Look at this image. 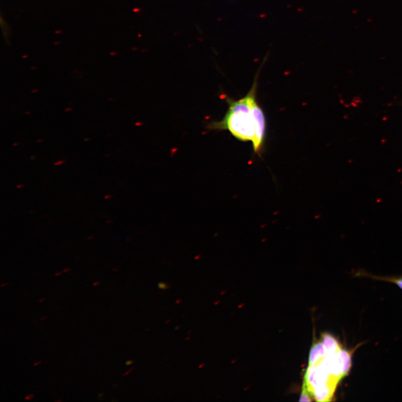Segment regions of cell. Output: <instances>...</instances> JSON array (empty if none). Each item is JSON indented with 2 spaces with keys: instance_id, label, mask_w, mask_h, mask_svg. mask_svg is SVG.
<instances>
[{
  "instance_id": "cell-1",
  "label": "cell",
  "mask_w": 402,
  "mask_h": 402,
  "mask_svg": "<svg viewBox=\"0 0 402 402\" xmlns=\"http://www.w3.org/2000/svg\"><path fill=\"white\" fill-rule=\"evenodd\" d=\"M257 88L256 78L244 98L234 100L223 95V99L228 104V110L221 120L212 122L207 128L210 130H227L237 140L251 141L255 153L260 155L265 143L266 120L257 101Z\"/></svg>"
},
{
  "instance_id": "cell-2",
  "label": "cell",
  "mask_w": 402,
  "mask_h": 402,
  "mask_svg": "<svg viewBox=\"0 0 402 402\" xmlns=\"http://www.w3.org/2000/svg\"><path fill=\"white\" fill-rule=\"evenodd\" d=\"M353 352V351L341 349L337 353L327 355L318 365L331 377L340 382L351 370Z\"/></svg>"
},
{
  "instance_id": "cell-3",
  "label": "cell",
  "mask_w": 402,
  "mask_h": 402,
  "mask_svg": "<svg viewBox=\"0 0 402 402\" xmlns=\"http://www.w3.org/2000/svg\"><path fill=\"white\" fill-rule=\"evenodd\" d=\"M303 383L311 394L313 389L319 385L329 383H335L338 385L339 382L331 377L318 364L317 366H308Z\"/></svg>"
},
{
  "instance_id": "cell-4",
  "label": "cell",
  "mask_w": 402,
  "mask_h": 402,
  "mask_svg": "<svg viewBox=\"0 0 402 402\" xmlns=\"http://www.w3.org/2000/svg\"><path fill=\"white\" fill-rule=\"evenodd\" d=\"M337 384L329 383L316 387L312 390L311 395L316 401L329 402L334 397Z\"/></svg>"
},
{
  "instance_id": "cell-5",
  "label": "cell",
  "mask_w": 402,
  "mask_h": 402,
  "mask_svg": "<svg viewBox=\"0 0 402 402\" xmlns=\"http://www.w3.org/2000/svg\"><path fill=\"white\" fill-rule=\"evenodd\" d=\"M327 355L322 342H318L312 346L309 355L308 366H317Z\"/></svg>"
},
{
  "instance_id": "cell-6",
  "label": "cell",
  "mask_w": 402,
  "mask_h": 402,
  "mask_svg": "<svg viewBox=\"0 0 402 402\" xmlns=\"http://www.w3.org/2000/svg\"><path fill=\"white\" fill-rule=\"evenodd\" d=\"M321 342L327 355L337 353L342 349L341 346L336 338L327 333L322 335Z\"/></svg>"
},
{
  "instance_id": "cell-7",
  "label": "cell",
  "mask_w": 402,
  "mask_h": 402,
  "mask_svg": "<svg viewBox=\"0 0 402 402\" xmlns=\"http://www.w3.org/2000/svg\"><path fill=\"white\" fill-rule=\"evenodd\" d=\"M356 276L370 278L374 279V280L385 281L393 284H396L399 287L402 289V276L401 277H382L377 276V275H374L369 273H367L366 271L360 270L357 271L356 273Z\"/></svg>"
},
{
  "instance_id": "cell-8",
  "label": "cell",
  "mask_w": 402,
  "mask_h": 402,
  "mask_svg": "<svg viewBox=\"0 0 402 402\" xmlns=\"http://www.w3.org/2000/svg\"><path fill=\"white\" fill-rule=\"evenodd\" d=\"M311 395L309 391L308 390L306 385H305L304 383H303V388H302V392L301 396V399L300 400V402H311L312 400L311 399Z\"/></svg>"
},
{
  "instance_id": "cell-9",
  "label": "cell",
  "mask_w": 402,
  "mask_h": 402,
  "mask_svg": "<svg viewBox=\"0 0 402 402\" xmlns=\"http://www.w3.org/2000/svg\"><path fill=\"white\" fill-rule=\"evenodd\" d=\"M158 287L161 289H167L169 288V286L165 284V283L161 282L158 284Z\"/></svg>"
},
{
  "instance_id": "cell-10",
  "label": "cell",
  "mask_w": 402,
  "mask_h": 402,
  "mask_svg": "<svg viewBox=\"0 0 402 402\" xmlns=\"http://www.w3.org/2000/svg\"><path fill=\"white\" fill-rule=\"evenodd\" d=\"M65 162H66V161H63V160H62V161H57V162H55L54 163V166H61L62 165H63V164H65Z\"/></svg>"
},
{
  "instance_id": "cell-11",
  "label": "cell",
  "mask_w": 402,
  "mask_h": 402,
  "mask_svg": "<svg viewBox=\"0 0 402 402\" xmlns=\"http://www.w3.org/2000/svg\"><path fill=\"white\" fill-rule=\"evenodd\" d=\"M34 398V395L33 394H31L27 397H25V400L27 401H31L33 400Z\"/></svg>"
},
{
  "instance_id": "cell-12",
  "label": "cell",
  "mask_w": 402,
  "mask_h": 402,
  "mask_svg": "<svg viewBox=\"0 0 402 402\" xmlns=\"http://www.w3.org/2000/svg\"><path fill=\"white\" fill-rule=\"evenodd\" d=\"M134 369V368H131V369H130L127 372H126V373H125L124 374L122 375V377H125V376L128 375L129 373H131V372Z\"/></svg>"
},
{
  "instance_id": "cell-13",
  "label": "cell",
  "mask_w": 402,
  "mask_h": 402,
  "mask_svg": "<svg viewBox=\"0 0 402 402\" xmlns=\"http://www.w3.org/2000/svg\"><path fill=\"white\" fill-rule=\"evenodd\" d=\"M134 363L133 360H128L127 362H126L125 365L126 366H129L130 365L133 364Z\"/></svg>"
},
{
  "instance_id": "cell-14",
  "label": "cell",
  "mask_w": 402,
  "mask_h": 402,
  "mask_svg": "<svg viewBox=\"0 0 402 402\" xmlns=\"http://www.w3.org/2000/svg\"><path fill=\"white\" fill-rule=\"evenodd\" d=\"M70 270H71V269H70V268H65V269H64V270H63V273H69Z\"/></svg>"
},
{
  "instance_id": "cell-15",
  "label": "cell",
  "mask_w": 402,
  "mask_h": 402,
  "mask_svg": "<svg viewBox=\"0 0 402 402\" xmlns=\"http://www.w3.org/2000/svg\"><path fill=\"white\" fill-rule=\"evenodd\" d=\"M41 364H42V362H41V361H39V362H35L34 364V367H37Z\"/></svg>"
},
{
  "instance_id": "cell-16",
  "label": "cell",
  "mask_w": 402,
  "mask_h": 402,
  "mask_svg": "<svg viewBox=\"0 0 402 402\" xmlns=\"http://www.w3.org/2000/svg\"><path fill=\"white\" fill-rule=\"evenodd\" d=\"M24 187V184H20L17 185V188H21Z\"/></svg>"
},
{
  "instance_id": "cell-17",
  "label": "cell",
  "mask_w": 402,
  "mask_h": 402,
  "mask_svg": "<svg viewBox=\"0 0 402 402\" xmlns=\"http://www.w3.org/2000/svg\"><path fill=\"white\" fill-rule=\"evenodd\" d=\"M73 110L72 108L71 107H67L65 109L66 112H70Z\"/></svg>"
},
{
  "instance_id": "cell-18",
  "label": "cell",
  "mask_w": 402,
  "mask_h": 402,
  "mask_svg": "<svg viewBox=\"0 0 402 402\" xmlns=\"http://www.w3.org/2000/svg\"><path fill=\"white\" fill-rule=\"evenodd\" d=\"M62 274V272H61V271H59V272L55 273L54 275L55 277H58L59 276V275H61Z\"/></svg>"
},
{
  "instance_id": "cell-19",
  "label": "cell",
  "mask_w": 402,
  "mask_h": 402,
  "mask_svg": "<svg viewBox=\"0 0 402 402\" xmlns=\"http://www.w3.org/2000/svg\"><path fill=\"white\" fill-rule=\"evenodd\" d=\"M100 281L95 282L94 283V284H93V285H94V286H98V285H100Z\"/></svg>"
},
{
  "instance_id": "cell-20",
  "label": "cell",
  "mask_w": 402,
  "mask_h": 402,
  "mask_svg": "<svg viewBox=\"0 0 402 402\" xmlns=\"http://www.w3.org/2000/svg\"><path fill=\"white\" fill-rule=\"evenodd\" d=\"M204 366H205V364H204V363H202V364H200V366H199V368H203V367H204Z\"/></svg>"
},
{
  "instance_id": "cell-21",
  "label": "cell",
  "mask_w": 402,
  "mask_h": 402,
  "mask_svg": "<svg viewBox=\"0 0 402 402\" xmlns=\"http://www.w3.org/2000/svg\"><path fill=\"white\" fill-rule=\"evenodd\" d=\"M9 285V283H6V284H2L1 285V287H4V286H6Z\"/></svg>"
},
{
  "instance_id": "cell-22",
  "label": "cell",
  "mask_w": 402,
  "mask_h": 402,
  "mask_svg": "<svg viewBox=\"0 0 402 402\" xmlns=\"http://www.w3.org/2000/svg\"><path fill=\"white\" fill-rule=\"evenodd\" d=\"M38 92V89H33V90L32 91V92L33 93V94H34V93H36V92Z\"/></svg>"
},
{
  "instance_id": "cell-23",
  "label": "cell",
  "mask_w": 402,
  "mask_h": 402,
  "mask_svg": "<svg viewBox=\"0 0 402 402\" xmlns=\"http://www.w3.org/2000/svg\"><path fill=\"white\" fill-rule=\"evenodd\" d=\"M181 302H182V300H181V299L177 300L176 301V304H180Z\"/></svg>"
},
{
  "instance_id": "cell-24",
  "label": "cell",
  "mask_w": 402,
  "mask_h": 402,
  "mask_svg": "<svg viewBox=\"0 0 402 402\" xmlns=\"http://www.w3.org/2000/svg\"><path fill=\"white\" fill-rule=\"evenodd\" d=\"M43 141H44L43 139H40L37 140L36 142L38 143H42Z\"/></svg>"
},
{
  "instance_id": "cell-25",
  "label": "cell",
  "mask_w": 402,
  "mask_h": 402,
  "mask_svg": "<svg viewBox=\"0 0 402 402\" xmlns=\"http://www.w3.org/2000/svg\"><path fill=\"white\" fill-rule=\"evenodd\" d=\"M46 299H45V298H43V299H40V300H39V303L42 302H43V301H46Z\"/></svg>"
},
{
  "instance_id": "cell-26",
  "label": "cell",
  "mask_w": 402,
  "mask_h": 402,
  "mask_svg": "<svg viewBox=\"0 0 402 402\" xmlns=\"http://www.w3.org/2000/svg\"><path fill=\"white\" fill-rule=\"evenodd\" d=\"M31 113H32V112H31V111H27V112H25V115H29V114H31Z\"/></svg>"
},
{
  "instance_id": "cell-27",
  "label": "cell",
  "mask_w": 402,
  "mask_h": 402,
  "mask_svg": "<svg viewBox=\"0 0 402 402\" xmlns=\"http://www.w3.org/2000/svg\"><path fill=\"white\" fill-rule=\"evenodd\" d=\"M111 197V195H107V196H106L105 197V199H109V198H110Z\"/></svg>"
},
{
  "instance_id": "cell-28",
  "label": "cell",
  "mask_w": 402,
  "mask_h": 402,
  "mask_svg": "<svg viewBox=\"0 0 402 402\" xmlns=\"http://www.w3.org/2000/svg\"><path fill=\"white\" fill-rule=\"evenodd\" d=\"M18 144H18V143H15L13 144V146L16 147V146H17V145H18Z\"/></svg>"
},
{
  "instance_id": "cell-29",
  "label": "cell",
  "mask_w": 402,
  "mask_h": 402,
  "mask_svg": "<svg viewBox=\"0 0 402 402\" xmlns=\"http://www.w3.org/2000/svg\"><path fill=\"white\" fill-rule=\"evenodd\" d=\"M47 318V316H44V317H43L42 318H41L40 319L41 320H43L44 319H46Z\"/></svg>"
},
{
  "instance_id": "cell-30",
  "label": "cell",
  "mask_w": 402,
  "mask_h": 402,
  "mask_svg": "<svg viewBox=\"0 0 402 402\" xmlns=\"http://www.w3.org/2000/svg\"><path fill=\"white\" fill-rule=\"evenodd\" d=\"M62 401V400H57V401H55L54 402H61Z\"/></svg>"
},
{
  "instance_id": "cell-31",
  "label": "cell",
  "mask_w": 402,
  "mask_h": 402,
  "mask_svg": "<svg viewBox=\"0 0 402 402\" xmlns=\"http://www.w3.org/2000/svg\"><path fill=\"white\" fill-rule=\"evenodd\" d=\"M180 326H178L177 327H176V328H175V329H176V330H178V329H180Z\"/></svg>"
},
{
  "instance_id": "cell-32",
  "label": "cell",
  "mask_w": 402,
  "mask_h": 402,
  "mask_svg": "<svg viewBox=\"0 0 402 402\" xmlns=\"http://www.w3.org/2000/svg\"><path fill=\"white\" fill-rule=\"evenodd\" d=\"M190 338H191V337H189L186 338H185V340H189L190 339Z\"/></svg>"
},
{
  "instance_id": "cell-33",
  "label": "cell",
  "mask_w": 402,
  "mask_h": 402,
  "mask_svg": "<svg viewBox=\"0 0 402 402\" xmlns=\"http://www.w3.org/2000/svg\"><path fill=\"white\" fill-rule=\"evenodd\" d=\"M169 321H170V320H168V321L166 322V324L169 323Z\"/></svg>"
},
{
  "instance_id": "cell-34",
  "label": "cell",
  "mask_w": 402,
  "mask_h": 402,
  "mask_svg": "<svg viewBox=\"0 0 402 402\" xmlns=\"http://www.w3.org/2000/svg\"><path fill=\"white\" fill-rule=\"evenodd\" d=\"M89 140H90V139H85V141Z\"/></svg>"
}]
</instances>
